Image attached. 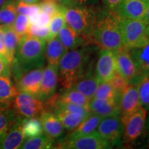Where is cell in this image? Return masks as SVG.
<instances>
[{"label": "cell", "instance_id": "obj_1", "mask_svg": "<svg viewBox=\"0 0 149 149\" xmlns=\"http://www.w3.org/2000/svg\"><path fill=\"white\" fill-rule=\"evenodd\" d=\"M95 46H85L68 51L58 66L59 81L64 88H72L77 81L93 70V54Z\"/></svg>", "mask_w": 149, "mask_h": 149}, {"label": "cell", "instance_id": "obj_2", "mask_svg": "<svg viewBox=\"0 0 149 149\" xmlns=\"http://www.w3.org/2000/svg\"><path fill=\"white\" fill-rule=\"evenodd\" d=\"M46 44V41L29 35L22 37L11 66L15 81L29 70L44 66Z\"/></svg>", "mask_w": 149, "mask_h": 149}, {"label": "cell", "instance_id": "obj_3", "mask_svg": "<svg viewBox=\"0 0 149 149\" xmlns=\"http://www.w3.org/2000/svg\"><path fill=\"white\" fill-rule=\"evenodd\" d=\"M92 39L102 48L116 51L124 47L118 17L113 11L97 15Z\"/></svg>", "mask_w": 149, "mask_h": 149}, {"label": "cell", "instance_id": "obj_4", "mask_svg": "<svg viewBox=\"0 0 149 149\" xmlns=\"http://www.w3.org/2000/svg\"><path fill=\"white\" fill-rule=\"evenodd\" d=\"M66 23L77 34L93 42L92 34L97 20L95 10L92 7L84 5L62 6Z\"/></svg>", "mask_w": 149, "mask_h": 149}, {"label": "cell", "instance_id": "obj_5", "mask_svg": "<svg viewBox=\"0 0 149 149\" xmlns=\"http://www.w3.org/2000/svg\"><path fill=\"white\" fill-rule=\"evenodd\" d=\"M118 20L124 48L130 50L149 42L146 35L147 24L144 20L122 17H118Z\"/></svg>", "mask_w": 149, "mask_h": 149}, {"label": "cell", "instance_id": "obj_6", "mask_svg": "<svg viewBox=\"0 0 149 149\" xmlns=\"http://www.w3.org/2000/svg\"><path fill=\"white\" fill-rule=\"evenodd\" d=\"M12 104L17 114L24 118L40 117L46 110L44 102L23 91H19Z\"/></svg>", "mask_w": 149, "mask_h": 149}, {"label": "cell", "instance_id": "obj_7", "mask_svg": "<svg viewBox=\"0 0 149 149\" xmlns=\"http://www.w3.org/2000/svg\"><path fill=\"white\" fill-rule=\"evenodd\" d=\"M146 117L147 110L141 107L126 118L122 120L124 125L122 143L131 144L139 138L145 130Z\"/></svg>", "mask_w": 149, "mask_h": 149}, {"label": "cell", "instance_id": "obj_8", "mask_svg": "<svg viewBox=\"0 0 149 149\" xmlns=\"http://www.w3.org/2000/svg\"><path fill=\"white\" fill-rule=\"evenodd\" d=\"M97 132L112 146H120L122 143L124 125L120 115L102 118L97 128Z\"/></svg>", "mask_w": 149, "mask_h": 149}, {"label": "cell", "instance_id": "obj_9", "mask_svg": "<svg viewBox=\"0 0 149 149\" xmlns=\"http://www.w3.org/2000/svg\"><path fill=\"white\" fill-rule=\"evenodd\" d=\"M114 52L117 72L125 78L129 84H137L143 76L139 74L129 50L123 47Z\"/></svg>", "mask_w": 149, "mask_h": 149}, {"label": "cell", "instance_id": "obj_10", "mask_svg": "<svg viewBox=\"0 0 149 149\" xmlns=\"http://www.w3.org/2000/svg\"><path fill=\"white\" fill-rule=\"evenodd\" d=\"M111 144L104 139L97 131L79 137L72 140L61 141L58 144L59 148L70 149H104L112 148Z\"/></svg>", "mask_w": 149, "mask_h": 149}, {"label": "cell", "instance_id": "obj_11", "mask_svg": "<svg viewBox=\"0 0 149 149\" xmlns=\"http://www.w3.org/2000/svg\"><path fill=\"white\" fill-rule=\"evenodd\" d=\"M95 76L100 83L110 81L117 72L115 52L102 48L99 53L95 65Z\"/></svg>", "mask_w": 149, "mask_h": 149}, {"label": "cell", "instance_id": "obj_12", "mask_svg": "<svg viewBox=\"0 0 149 149\" xmlns=\"http://www.w3.org/2000/svg\"><path fill=\"white\" fill-rule=\"evenodd\" d=\"M149 1L147 0H122L113 11L118 17L144 20Z\"/></svg>", "mask_w": 149, "mask_h": 149}, {"label": "cell", "instance_id": "obj_13", "mask_svg": "<svg viewBox=\"0 0 149 149\" xmlns=\"http://www.w3.org/2000/svg\"><path fill=\"white\" fill-rule=\"evenodd\" d=\"M44 67L31 70L22 74L15 81L19 91H23L37 97L40 93Z\"/></svg>", "mask_w": 149, "mask_h": 149}, {"label": "cell", "instance_id": "obj_14", "mask_svg": "<svg viewBox=\"0 0 149 149\" xmlns=\"http://www.w3.org/2000/svg\"><path fill=\"white\" fill-rule=\"evenodd\" d=\"M141 107L138 86L137 84H128L120 98V116L122 120L126 118Z\"/></svg>", "mask_w": 149, "mask_h": 149}, {"label": "cell", "instance_id": "obj_15", "mask_svg": "<svg viewBox=\"0 0 149 149\" xmlns=\"http://www.w3.org/2000/svg\"><path fill=\"white\" fill-rule=\"evenodd\" d=\"M59 81L58 68L48 65L44 69L38 97L43 102L47 101L55 94Z\"/></svg>", "mask_w": 149, "mask_h": 149}, {"label": "cell", "instance_id": "obj_16", "mask_svg": "<svg viewBox=\"0 0 149 149\" xmlns=\"http://www.w3.org/2000/svg\"><path fill=\"white\" fill-rule=\"evenodd\" d=\"M23 118L17 115L11 124L6 135L0 143V148L17 149L20 148L26 139L22 128Z\"/></svg>", "mask_w": 149, "mask_h": 149}, {"label": "cell", "instance_id": "obj_17", "mask_svg": "<svg viewBox=\"0 0 149 149\" xmlns=\"http://www.w3.org/2000/svg\"><path fill=\"white\" fill-rule=\"evenodd\" d=\"M91 113L100 115L102 118L120 115V102L114 100L93 97L88 107Z\"/></svg>", "mask_w": 149, "mask_h": 149}, {"label": "cell", "instance_id": "obj_18", "mask_svg": "<svg viewBox=\"0 0 149 149\" xmlns=\"http://www.w3.org/2000/svg\"><path fill=\"white\" fill-rule=\"evenodd\" d=\"M43 130L47 136L55 139L62 137L64 133V127L55 113L45 110L40 117Z\"/></svg>", "mask_w": 149, "mask_h": 149}, {"label": "cell", "instance_id": "obj_19", "mask_svg": "<svg viewBox=\"0 0 149 149\" xmlns=\"http://www.w3.org/2000/svg\"><path fill=\"white\" fill-rule=\"evenodd\" d=\"M57 37L68 51L83 47V46L88 45L89 43H91L90 40L77 34L66 24L60 30Z\"/></svg>", "mask_w": 149, "mask_h": 149}, {"label": "cell", "instance_id": "obj_20", "mask_svg": "<svg viewBox=\"0 0 149 149\" xmlns=\"http://www.w3.org/2000/svg\"><path fill=\"white\" fill-rule=\"evenodd\" d=\"M68 51L57 37L46 41L45 57L48 65L58 68L61 58Z\"/></svg>", "mask_w": 149, "mask_h": 149}, {"label": "cell", "instance_id": "obj_21", "mask_svg": "<svg viewBox=\"0 0 149 149\" xmlns=\"http://www.w3.org/2000/svg\"><path fill=\"white\" fill-rule=\"evenodd\" d=\"M102 120V117H100V115L91 113V114L87 117L77 128L71 130V132L68 134V135L64 140H72V139L88 135V134L95 131Z\"/></svg>", "mask_w": 149, "mask_h": 149}, {"label": "cell", "instance_id": "obj_22", "mask_svg": "<svg viewBox=\"0 0 149 149\" xmlns=\"http://www.w3.org/2000/svg\"><path fill=\"white\" fill-rule=\"evenodd\" d=\"M19 91L10 74L0 75V106H11Z\"/></svg>", "mask_w": 149, "mask_h": 149}, {"label": "cell", "instance_id": "obj_23", "mask_svg": "<svg viewBox=\"0 0 149 149\" xmlns=\"http://www.w3.org/2000/svg\"><path fill=\"white\" fill-rule=\"evenodd\" d=\"M139 75H149V42L144 45L129 50Z\"/></svg>", "mask_w": 149, "mask_h": 149}, {"label": "cell", "instance_id": "obj_24", "mask_svg": "<svg viewBox=\"0 0 149 149\" xmlns=\"http://www.w3.org/2000/svg\"><path fill=\"white\" fill-rule=\"evenodd\" d=\"M57 100L64 103L77 104L88 109L91 100L75 89L64 88L59 94H55Z\"/></svg>", "mask_w": 149, "mask_h": 149}, {"label": "cell", "instance_id": "obj_25", "mask_svg": "<svg viewBox=\"0 0 149 149\" xmlns=\"http://www.w3.org/2000/svg\"><path fill=\"white\" fill-rule=\"evenodd\" d=\"M100 83L96 76L93 74L92 70L86 74L79 81H77L72 88L79 91L91 100L94 97Z\"/></svg>", "mask_w": 149, "mask_h": 149}, {"label": "cell", "instance_id": "obj_26", "mask_svg": "<svg viewBox=\"0 0 149 149\" xmlns=\"http://www.w3.org/2000/svg\"><path fill=\"white\" fill-rule=\"evenodd\" d=\"M53 113L57 115L65 129L70 131L77 128L88 117L79 113L66 111H56Z\"/></svg>", "mask_w": 149, "mask_h": 149}, {"label": "cell", "instance_id": "obj_27", "mask_svg": "<svg viewBox=\"0 0 149 149\" xmlns=\"http://www.w3.org/2000/svg\"><path fill=\"white\" fill-rule=\"evenodd\" d=\"M17 1L7 0L0 7V26H11L17 16Z\"/></svg>", "mask_w": 149, "mask_h": 149}, {"label": "cell", "instance_id": "obj_28", "mask_svg": "<svg viewBox=\"0 0 149 149\" xmlns=\"http://www.w3.org/2000/svg\"><path fill=\"white\" fill-rule=\"evenodd\" d=\"M11 106H0V143L2 141L8 133L11 124L17 116L13 108Z\"/></svg>", "mask_w": 149, "mask_h": 149}, {"label": "cell", "instance_id": "obj_29", "mask_svg": "<svg viewBox=\"0 0 149 149\" xmlns=\"http://www.w3.org/2000/svg\"><path fill=\"white\" fill-rule=\"evenodd\" d=\"M54 139L43 134L26 139L19 148L22 149H48L53 148Z\"/></svg>", "mask_w": 149, "mask_h": 149}, {"label": "cell", "instance_id": "obj_30", "mask_svg": "<svg viewBox=\"0 0 149 149\" xmlns=\"http://www.w3.org/2000/svg\"><path fill=\"white\" fill-rule=\"evenodd\" d=\"M4 31L3 44L6 46L10 55L15 59L17 49L21 41L22 37L17 33L12 26H1Z\"/></svg>", "mask_w": 149, "mask_h": 149}, {"label": "cell", "instance_id": "obj_31", "mask_svg": "<svg viewBox=\"0 0 149 149\" xmlns=\"http://www.w3.org/2000/svg\"><path fill=\"white\" fill-rule=\"evenodd\" d=\"M22 128L26 139L42 135L44 133L40 117L23 118Z\"/></svg>", "mask_w": 149, "mask_h": 149}, {"label": "cell", "instance_id": "obj_32", "mask_svg": "<svg viewBox=\"0 0 149 149\" xmlns=\"http://www.w3.org/2000/svg\"><path fill=\"white\" fill-rule=\"evenodd\" d=\"M94 97L114 100L120 102L121 96L117 93L111 83L107 81V82L100 83Z\"/></svg>", "mask_w": 149, "mask_h": 149}, {"label": "cell", "instance_id": "obj_33", "mask_svg": "<svg viewBox=\"0 0 149 149\" xmlns=\"http://www.w3.org/2000/svg\"><path fill=\"white\" fill-rule=\"evenodd\" d=\"M141 106L149 111V75L143 76L137 84Z\"/></svg>", "mask_w": 149, "mask_h": 149}, {"label": "cell", "instance_id": "obj_34", "mask_svg": "<svg viewBox=\"0 0 149 149\" xmlns=\"http://www.w3.org/2000/svg\"><path fill=\"white\" fill-rule=\"evenodd\" d=\"M66 19H65L64 15L62 10L59 11L57 14L52 17L51 22H50L49 27L50 32H51V39L57 37L60 30L66 25Z\"/></svg>", "mask_w": 149, "mask_h": 149}, {"label": "cell", "instance_id": "obj_35", "mask_svg": "<svg viewBox=\"0 0 149 149\" xmlns=\"http://www.w3.org/2000/svg\"><path fill=\"white\" fill-rule=\"evenodd\" d=\"M30 25H31V22L29 17L26 15L19 14L17 16L15 21L11 26L20 36L24 37L28 35Z\"/></svg>", "mask_w": 149, "mask_h": 149}, {"label": "cell", "instance_id": "obj_36", "mask_svg": "<svg viewBox=\"0 0 149 149\" xmlns=\"http://www.w3.org/2000/svg\"><path fill=\"white\" fill-rule=\"evenodd\" d=\"M17 10L19 14L26 15L29 18H32L41 12L38 3H29L19 1L17 2Z\"/></svg>", "mask_w": 149, "mask_h": 149}, {"label": "cell", "instance_id": "obj_37", "mask_svg": "<svg viewBox=\"0 0 149 149\" xmlns=\"http://www.w3.org/2000/svg\"><path fill=\"white\" fill-rule=\"evenodd\" d=\"M28 35L45 41L51 39V32L48 26H37L31 24Z\"/></svg>", "mask_w": 149, "mask_h": 149}, {"label": "cell", "instance_id": "obj_38", "mask_svg": "<svg viewBox=\"0 0 149 149\" xmlns=\"http://www.w3.org/2000/svg\"><path fill=\"white\" fill-rule=\"evenodd\" d=\"M41 11L53 17L61 10V6L55 0H40L38 3Z\"/></svg>", "mask_w": 149, "mask_h": 149}, {"label": "cell", "instance_id": "obj_39", "mask_svg": "<svg viewBox=\"0 0 149 149\" xmlns=\"http://www.w3.org/2000/svg\"><path fill=\"white\" fill-rule=\"evenodd\" d=\"M111 84L113 86L117 93L121 96L122 93L125 90L127 86L128 85V82L122 74L119 73L118 72H115L114 77L112 78V79L109 81Z\"/></svg>", "mask_w": 149, "mask_h": 149}, {"label": "cell", "instance_id": "obj_40", "mask_svg": "<svg viewBox=\"0 0 149 149\" xmlns=\"http://www.w3.org/2000/svg\"><path fill=\"white\" fill-rule=\"evenodd\" d=\"M51 17L44 12H41L37 15L30 19L31 24L37 26H48L51 20Z\"/></svg>", "mask_w": 149, "mask_h": 149}, {"label": "cell", "instance_id": "obj_41", "mask_svg": "<svg viewBox=\"0 0 149 149\" xmlns=\"http://www.w3.org/2000/svg\"><path fill=\"white\" fill-rule=\"evenodd\" d=\"M5 74H11V66L6 59L0 55V75Z\"/></svg>", "mask_w": 149, "mask_h": 149}, {"label": "cell", "instance_id": "obj_42", "mask_svg": "<svg viewBox=\"0 0 149 149\" xmlns=\"http://www.w3.org/2000/svg\"><path fill=\"white\" fill-rule=\"evenodd\" d=\"M0 55L6 59L9 62V64H10V66H12V65L14 62V59L10 55V53H9L8 49L6 47L3 42L1 40H0Z\"/></svg>", "mask_w": 149, "mask_h": 149}, {"label": "cell", "instance_id": "obj_43", "mask_svg": "<svg viewBox=\"0 0 149 149\" xmlns=\"http://www.w3.org/2000/svg\"><path fill=\"white\" fill-rule=\"evenodd\" d=\"M104 5L109 10L114 11L122 0H103Z\"/></svg>", "mask_w": 149, "mask_h": 149}, {"label": "cell", "instance_id": "obj_44", "mask_svg": "<svg viewBox=\"0 0 149 149\" xmlns=\"http://www.w3.org/2000/svg\"><path fill=\"white\" fill-rule=\"evenodd\" d=\"M55 1L62 6L76 5V0H55Z\"/></svg>", "mask_w": 149, "mask_h": 149}, {"label": "cell", "instance_id": "obj_45", "mask_svg": "<svg viewBox=\"0 0 149 149\" xmlns=\"http://www.w3.org/2000/svg\"><path fill=\"white\" fill-rule=\"evenodd\" d=\"M145 130H146L147 133V137H148V143L149 144V114L148 117H146V126H145Z\"/></svg>", "mask_w": 149, "mask_h": 149}, {"label": "cell", "instance_id": "obj_46", "mask_svg": "<svg viewBox=\"0 0 149 149\" xmlns=\"http://www.w3.org/2000/svg\"><path fill=\"white\" fill-rule=\"evenodd\" d=\"M144 22L147 24V25H149V4H148V8H147V10H146V15H145Z\"/></svg>", "mask_w": 149, "mask_h": 149}, {"label": "cell", "instance_id": "obj_47", "mask_svg": "<svg viewBox=\"0 0 149 149\" xmlns=\"http://www.w3.org/2000/svg\"><path fill=\"white\" fill-rule=\"evenodd\" d=\"M19 1H22L24 2L29 3H35L40 1V0H19Z\"/></svg>", "mask_w": 149, "mask_h": 149}, {"label": "cell", "instance_id": "obj_48", "mask_svg": "<svg viewBox=\"0 0 149 149\" xmlns=\"http://www.w3.org/2000/svg\"><path fill=\"white\" fill-rule=\"evenodd\" d=\"M146 35H147V37H148V40H149V25H147Z\"/></svg>", "mask_w": 149, "mask_h": 149}, {"label": "cell", "instance_id": "obj_49", "mask_svg": "<svg viewBox=\"0 0 149 149\" xmlns=\"http://www.w3.org/2000/svg\"><path fill=\"white\" fill-rule=\"evenodd\" d=\"M6 1H7V0H0V7L3 5V3H4Z\"/></svg>", "mask_w": 149, "mask_h": 149}, {"label": "cell", "instance_id": "obj_50", "mask_svg": "<svg viewBox=\"0 0 149 149\" xmlns=\"http://www.w3.org/2000/svg\"><path fill=\"white\" fill-rule=\"evenodd\" d=\"M147 1H149V0H147Z\"/></svg>", "mask_w": 149, "mask_h": 149}]
</instances>
